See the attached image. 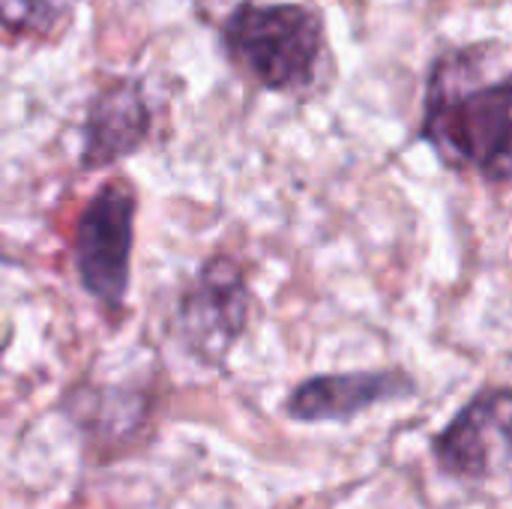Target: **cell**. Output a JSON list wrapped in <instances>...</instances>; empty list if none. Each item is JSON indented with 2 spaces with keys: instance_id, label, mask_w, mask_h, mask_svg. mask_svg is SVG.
<instances>
[{
  "instance_id": "8",
  "label": "cell",
  "mask_w": 512,
  "mask_h": 509,
  "mask_svg": "<svg viewBox=\"0 0 512 509\" xmlns=\"http://www.w3.org/2000/svg\"><path fill=\"white\" fill-rule=\"evenodd\" d=\"M78 0H0V27L18 36H51Z\"/></svg>"
},
{
  "instance_id": "7",
  "label": "cell",
  "mask_w": 512,
  "mask_h": 509,
  "mask_svg": "<svg viewBox=\"0 0 512 509\" xmlns=\"http://www.w3.org/2000/svg\"><path fill=\"white\" fill-rule=\"evenodd\" d=\"M414 381L405 372H348L315 375L291 390L285 411L300 423L351 420L375 405L414 396Z\"/></svg>"
},
{
  "instance_id": "5",
  "label": "cell",
  "mask_w": 512,
  "mask_h": 509,
  "mask_svg": "<svg viewBox=\"0 0 512 509\" xmlns=\"http://www.w3.org/2000/svg\"><path fill=\"white\" fill-rule=\"evenodd\" d=\"M153 132V105L144 81L135 75L105 78L87 99L81 123V156L84 171H99L135 156Z\"/></svg>"
},
{
  "instance_id": "2",
  "label": "cell",
  "mask_w": 512,
  "mask_h": 509,
  "mask_svg": "<svg viewBox=\"0 0 512 509\" xmlns=\"http://www.w3.org/2000/svg\"><path fill=\"white\" fill-rule=\"evenodd\" d=\"M219 39L231 66L267 93L303 96L318 87L327 30L306 3L240 0L225 15Z\"/></svg>"
},
{
  "instance_id": "3",
  "label": "cell",
  "mask_w": 512,
  "mask_h": 509,
  "mask_svg": "<svg viewBox=\"0 0 512 509\" xmlns=\"http://www.w3.org/2000/svg\"><path fill=\"white\" fill-rule=\"evenodd\" d=\"M138 195L126 180L102 183L72 228V267L87 297L120 309L132 279Z\"/></svg>"
},
{
  "instance_id": "1",
  "label": "cell",
  "mask_w": 512,
  "mask_h": 509,
  "mask_svg": "<svg viewBox=\"0 0 512 509\" xmlns=\"http://www.w3.org/2000/svg\"><path fill=\"white\" fill-rule=\"evenodd\" d=\"M512 69L504 42H471L435 57L420 138L444 168L504 186L512 171Z\"/></svg>"
},
{
  "instance_id": "6",
  "label": "cell",
  "mask_w": 512,
  "mask_h": 509,
  "mask_svg": "<svg viewBox=\"0 0 512 509\" xmlns=\"http://www.w3.org/2000/svg\"><path fill=\"white\" fill-rule=\"evenodd\" d=\"M438 465L459 480H486L492 459L510 450V390L489 387L477 393L432 444Z\"/></svg>"
},
{
  "instance_id": "4",
  "label": "cell",
  "mask_w": 512,
  "mask_h": 509,
  "mask_svg": "<svg viewBox=\"0 0 512 509\" xmlns=\"http://www.w3.org/2000/svg\"><path fill=\"white\" fill-rule=\"evenodd\" d=\"M252 291L246 270L231 255H210L174 306V336L180 348L207 369H222L246 333Z\"/></svg>"
}]
</instances>
